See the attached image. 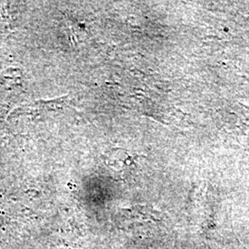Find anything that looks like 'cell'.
<instances>
[{
    "label": "cell",
    "mask_w": 249,
    "mask_h": 249,
    "mask_svg": "<svg viewBox=\"0 0 249 249\" xmlns=\"http://www.w3.org/2000/svg\"><path fill=\"white\" fill-rule=\"evenodd\" d=\"M63 99H54L50 101H37L35 104L26 107H21L13 110L10 113V116L14 115H39L42 112L50 111L58 108L63 104Z\"/></svg>",
    "instance_id": "1"
}]
</instances>
